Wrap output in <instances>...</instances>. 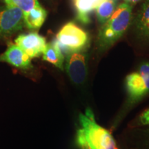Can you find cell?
I'll list each match as a JSON object with an SVG mask.
<instances>
[{
	"instance_id": "obj_8",
	"label": "cell",
	"mask_w": 149,
	"mask_h": 149,
	"mask_svg": "<svg viewBox=\"0 0 149 149\" xmlns=\"http://www.w3.org/2000/svg\"><path fill=\"white\" fill-rule=\"evenodd\" d=\"M0 61L8 63L21 70L33 68L31 59L17 45L10 44L4 53L0 55Z\"/></svg>"
},
{
	"instance_id": "obj_9",
	"label": "cell",
	"mask_w": 149,
	"mask_h": 149,
	"mask_svg": "<svg viewBox=\"0 0 149 149\" xmlns=\"http://www.w3.org/2000/svg\"><path fill=\"white\" fill-rule=\"evenodd\" d=\"M133 23L137 37L142 42L149 44V0H145L141 4Z\"/></svg>"
},
{
	"instance_id": "obj_17",
	"label": "cell",
	"mask_w": 149,
	"mask_h": 149,
	"mask_svg": "<svg viewBox=\"0 0 149 149\" xmlns=\"http://www.w3.org/2000/svg\"><path fill=\"white\" fill-rule=\"evenodd\" d=\"M124 1H125V2L128 3H130V4H131L132 6H133L136 4V3H139V1H142V0H124Z\"/></svg>"
},
{
	"instance_id": "obj_6",
	"label": "cell",
	"mask_w": 149,
	"mask_h": 149,
	"mask_svg": "<svg viewBox=\"0 0 149 149\" xmlns=\"http://www.w3.org/2000/svg\"><path fill=\"white\" fill-rule=\"evenodd\" d=\"M65 68L72 82L76 84L84 83L88 74L87 54L84 50L66 54Z\"/></svg>"
},
{
	"instance_id": "obj_15",
	"label": "cell",
	"mask_w": 149,
	"mask_h": 149,
	"mask_svg": "<svg viewBox=\"0 0 149 149\" xmlns=\"http://www.w3.org/2000/svg\"><path fill=\"white\" fill-rule=\"evenodd\" d=\"M76 141H77V144L79 149H94L87 141L84 134L83 133V130L81 128L77 130Z\"/></svg>"
},
{
	"instance_id": "obj_3",
	"label": "cell",
	"mask_w": 149,
	"mask_h": 149,
	"mask_svg": "<svg viewBox=\"0 0 149 149\" xmlns=\"http://www.w3.org/2000/svg\"><path fill=\"white\" fill-rule=\"evenodd\" d=\"M62 53L84 51L88 45L89 37L86 31L74 22H70L63 26L55 40Z\"/></svg>"
},
{
	"instance_id": "obj_1",
	"label": "cell",
	"mask_w": 149,
	"mask_h": 149,
	"mask_svg": "<svg viewBox=\"0 0 149 149\" xmlns=\"http://www.w3.org/2000/svg\"><path fill=\"white\" fill-rule=\"evenodd\" d=\"M133 22V6L123 2L109 20L102 25L97 36V46L100 51L109 49L126 32Z\"/></svg>"
},
{
	"instance_id": "obj_2",
	"label": "cell",
	"mask_w": 149,
	"mask_h": 149,
	"mask_svg": "<svg viewBox=\"0 0 149 149\" xmlns=\"http://www.w3.org/2000/svg\"><path fill=\"white\" fill-rule=\"evenodd\" d=\"M79 121L86 140L94 149H118L113 137L108 130L99 125L91 109L80 113Z\"/></svg>"
},
{
	"instance_id": "obj_18",
	"label": "cell",
	"mask_w": 149,
	"mask_h": 149,
	"mask_svg": "<svg viewBox=\"0 0 149 149\" xmlns=\"http://www.w3.org/2000/svg\"><path fill=\"white\" fill-rule=\"evenodd\" d=\"M148 149H149V141H148Z\"/></svg>"
},
{
	"instance_id": "obj_4",
	"label": "cell",
	"mask_w": 149,
	"mask_h": 149,
	"mask_svg": "<svg viewBox=\"0 0 149 149\" xmlns=\"http://www.w3.org/2000/svg\"><path fill=\"white\" fill-rule=\"evenodd\" d=\"M126 89L130 101L137 102L149 94V61L142 63L125 79Z\"/></svg>"
},
{
	"instance_id": "obj_14",
	"label": "cell",
	"mask_w": 149,
	"mask_h": 149,
	"mask_svg": "<svg viewBox=\"0 0 149 149\" xmlns=\"http://www.w3.org/2000/svg\"><path fill=\"white\" fill-rule=\"evenodd\" d=\"M5 3L8 6H16L26 13L35 7L40 6L37 0H4Z\"/></svg>"
},
{
	"instance_id": "obj_16",
	"label": "cell",
	"mask_w": 149,
	"mask_h": 149,
	"mask_svg": "<svg viewBox=\"0 0 149 149\" xmlns=\"http://www.w3.org/2000/svg\"><path fill=\"white\" fill-rule=\"evenodd\" d=\"M139 124L141 125L149 126V109L145 110L139 116Z\"/></svg>"
},
{
	"instance_id": "obj_11",
	"label": "cell",
	"mask_w": 149,
	"mask_h": 149,
	"mask_svg": "<svg viewBox=\"0 0 149 149\" xmlns=\"http://www.w3.org/2000/svg\"><path fill=\"white\" fill-rule=\"evenodd\" d=\"M42 58L44 61L53 64L60 70H64L65 57L55 41L46 44L42 53Z\"/></svg>"
},
{
	"instance_id": "obj_5",
	"label": "cell",
	"mask_w": 149,
	"mask_h": 149,
	"mask_svg": "<svg viewBox=\"0 0 149 149\" xmlns=\"http://www.w3.org/2000/svg\"><path fill=\"white\" fill-rule=\"evenodd\" d=\"M24 26V15L21 9L8 5L0 6V37L10 36Z\"/></svg>"
},
{
	"instance_id": "obj_13",
	"label": "cell",
	"mask_w": 149,
	"mask_h": 149,
	"mask_svg": "<svg viewBox=\"0 0 149 149\" xmlns=\"http://www.w3.org/2000/svg\"><path fill=\"white\" fill-rule=\"evenodd\" d=\"M117 7V0H103L95 8L98 22L101 25L109 20Z\"/></svg>"
},
{
	"instance_id": "obj_10",
	"label": "cell",
	"mask_w": 149,
	"mask_h": 149,
	"mask_svg": "<svg viewBox=\"0 0 149 149\" xmlns=\"http://www.w3.org/2000/svg\"><path fill=\"white\" fill-rule=\"evenodd\" d=\"M102 1L103 0H73L77 19L82 24H88L91 22V12L95 10Z\"/></svg>"
},
{
	"instance_id": "obj_7",
	"label": "cell",
	"mask_w": 149,
	"mask_h": 149,
	"mask_svg": "<svg viewBox=\"0 0 149 149\" xmlns=\"http://www.w3.org/2000/svg\"><path fill=\"white\" fill-rule=\"evenodd\" d=\"M15 42L31 59L42 55L47 44L44 37L35 32L19 35Z\"/></svg>"
},
{
	"instance_id": "obj_12",
	"label": "cell",
	"mask_w": 149,
	"mask_h": 149,
	"mask_svg": "<svg viewBox=\"0 0 149 149\" xmlns=\"http://www.w3.org/2000/svg\"><path fill=\"white\" fill-rule=\"evenodd\" d=\"M24 15V24L29 29H39L45 22L47 12L41 6L35 7Z\"/></svg>"
}]
</instances>
